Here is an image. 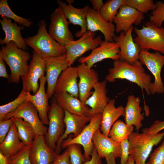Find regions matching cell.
Listing matches in <instances>:
<instances>
[{
	"label": "cell",
	"mask_w": 164,
	"mask_h": 164,
	"mask_svg": "<svg viewBox=\"0 0 164 164\" xmlns=\"http://www.w3.org/2000/svg\"><path fill=\"white\" fill-rule=\"evenodd\" d=\"M64 111V122L65 130L63 134L57 142L55 151L58 155L61 151V145L63 141L70 134H73V138L79 135L86 125L91 120V117L84 116L72 114L66 110Z\"/></svg>",
	"instance_id": "cell-18"
},
{
	"label": "cell",
	"mask_w": 164,
	"mask_h": 164,
	"mask_svg": "<svg viewBox=\"0 0 164 164\" xmlns=\"http://www.w3.org/2000/svg\"><path fill=\"white\" fill-rule=\"evenodd\" d=\"M58 155L47 146L44 136L36 135L29 152L32 164H51Z\"/></svg>",
	"instance_id": "cell-17"
},
{
	"label": "cell",
	"mask_w": 164,
	"mask_h": 164,
	"mask_svg": "<svg viewBox=\"0 0 164 164\" xmlns=\"http://www.w3.org/2000/svg\"><path fill=\"white\" fill-rule=\"evenodd\" d=\"M51 164H71L68 148L62 154L58 155Z\"/></svg>",
	"instance_id": "cell-44"
},
{
	"label": "cell",
	"mask_w": 164,
	"mask_h": 164,
	"mask_svg": "<svg viewBox=\"0 0 164 164\" xmlns=\"http://www.w3.org/2000/svg\"><path fill=\"white\" fill-rule=\"evenodd\" d=\"M26 145L19 139L17 128L13 123L5 139L0 144V152L9 158Z\"/></svg>",
	"instance_id": "cell-30"
},
{
	"label": "cell",
	"mask_w": 164,
	"mask_h": 164,
	"mask_svg": "<svg viewBox=\"0 0 164 164\" xmlns=\"http://www.w3.org/2000/svg\"><path fill=\"white\" fill-rule=\"evenodd\" d=\"M0 164H10L9 159L0 152Z\"/></svg>",
	"instance_id": "cell-49"
},
{
	"label": "cell",
	"mask_w": 164,
	"mask_h": 164,
	"mask_svg": "<svg viewBox=\"0 0 164 164\" xmlns=\"http://www.w3.org/2000/svg\"><path fill=\"white\" fill-rule=\"evenodd\" d=\"M107 83L105 80L99 81L94 87L92 95L85 103L90 107L91 117L102 114L110 100L107 95Z\"/></svg>",
	"instance_id": "cell-25"
},
{
	"label": "cell",
	"mask_w": 164,
	"mask_h": 164,
	"mask_svg": "<svg viewBox=\"0 0 164 164\" xmlns=\"http://www.w3.org/2000/svg\"><path fill=\"white\" fill-rule=\"evenodd\" d=\"M53 96L58 104L64 110L77 115L91 117L90 108L78 98L67 92L54 93Z\"/></svg>",
	"instance_id": "cell-26"
},
{
	"label": "cell",
	"mask_w": 164,
	"mask_h": 164,
	"mask_svg": "<svg viewBox=\"0 0 164 164\" xmlns=\"http://www.w3.org/2000/svg\"><path fill=\"white\" fill-rule=\"evenodd\" d=\"M121 148V154L120 157V164H126L129 156V144L128 138L123 140L120 143Z\"/></svg>",
	"instance_id": "cell-43"
},
{
	"label": "cell",
	"mask_w": 164,
	"mask_h": 164,
	"mask_svg": "<svg viewBox=\"0 0 164 164\" xmlns=\"http://www.w3.org/2000/svg\"><path fill=\"white\" fill-rule=\"evenodd\" d=\"M92 141L98 154L101 158H105L111 154H113L116 158L120 157V143H117L108 136L104 135L101 132L100 128L94 133Z\"/></svg>",
	"instance_id": "cell-27"
},
{
	"label": "cell",
	"mask_w": 164,
	"mask_h": 164,
	"mask_svg": "<svg viewBox=\"0 0 164 164\" xmlns=\"http://www.w3.org/2000/svg\"><path fill=\"white\" fill-rule=\"evenodd\" d=\"M126 164H135L134 160L130 155L129 156Z\"/></svg>",
	"instance_id": "cell-50"
},
{
	"label": "cell",
	"mask_w": 164,
	"mask_h": 164,
	"mask_svg": "<svg viewBox=\"0 0 164 164\" xmlns=\"http://www.w3.org/2000/svg\"><path fill=\"white\" fill-rule=\"evenodd\" d=\"M14 117L21 118L29 123L33 128L36 135L44 136L46 135L48 128L42 121L37 110L30 102L26 101L13 111L7 114L4 120Z\"/></svg>",
	"instance_id": "cell-12"
},
{
	"label": "cell",
	"mask_w": 164,
	"mask_h": 164,
	"mask_svg": "<svg viewBox=\"0 0 164 164\" xmlns=\"http://www.w3.org/2000/svg\"><path fill=\"white\" fill-rule=\"evenodd\" d=\"M140 102L139 97L130 95L128 97L126 105L124 108L125 124L129 127L135 126L137 132L142 126V122L144 119V114L141 112Z\"/></svg>",
	"instance_id": "cell-28"
},
{
	"label": "cell",
	"mask_w": 164,
	"mask_h": 164,
	"mask_svg": "<svg viewBox=\"0 0 164 164\" xmlns=\"http://www.w3.org/2000/svg\"><path fill=\"white\" fill-rule=\"evenodd\" d=\"M134 129V126L129 127L122 121L117 120L112 126L108 136L114 141L121 143L128 138Z\"/></svg>",
	"instance_id": "cell-32"
},
{
	"label": "cell",
	"mask_w": 164,
	"mask_h": 164,
	"mask_svg": "<svg viewBox=\"0 0 164 164\" xmlns=\"http://www.w3.org/2000/svg\"><path fill=\"white\" fill-rule=\"evenodd\" d=\"M66 1L68 4H72L74 2L73 0H66Z\"/></svg>",
	"instance_id": "cell-51"
},
{
	"label": "cell",
	"mask_w": 164,
	"mask_h": 164,
	"mask_svg": "<svg viewBox=\"0 0 164 164\" xmlns=\"http://www.w3.org/2000/svg\"><path fill=\"white\" fill-rule=\"evenodd\" d=\"M155 9L152 11L149 19L152 23L161 27L164 21V0L158 1L155 3Z\"/></svg>",
	"instance_id": "cell-37"
},
{
	"label": "cell",
	"mask_w": 164,
	"mask_h": 164,
	"mask_svg": "<svg viewBox=\"0 0 164 164\" xmlns=\"http://www.w3.org/2000/svg\"><path fill=\"white\" fill-rule=\"evenodd\" d=\"M164 129V121L156 120L149 128L142 129V133L151 135L159 133Z\"/></svg>",
	"instance_id": "cell-41"
},
{
	"label": "cell",
	"mask_w": 164,
	"mask_h": 164,
	"mask_svg": "<svg viewBox=\"0 0 164 164\" xmlns=\"http://www.w3.org/2000/svg\"><path fill=\"white\" fill-rule=\"evenodd\" d=\"M143 65L139 60L132 64L120 59L114 60L113 67L109 69L105 80L109 82H114L117 79L127 80L137 84L149 95L151 94V78L145 73Z\"/></svg>",
	"instance_id": "cell-1"
},
{
	"label": "cell",
	"mask_w": 164,
	"mask_h": 164,
	"mask_svg": "<svg viewBox=\"0 0 164 164\" xmlns=\"http://www.w3.org/2000/svg\"><path fill=\"white\" fill-rule=\"evenodd\" d=\"M38 26L36 35L24 38L27 46L31 47L43 58L58 56L66 53L65 46L60 44L49 34L44 20H40Z\"/></svg>",
	"instance_id": "cell-3"
},
{
	"label": "cell",
	"mask_w": 164,
	"mask_h": 164,
	"mask_svg": "<svg viewBox=\"0 0 164 164\" xmlns=\"http://www.w3.org/2000/svg\"><path fill=\"white\" fill-rule=\"evenodd\" d=\"M1 17L2 19H0V23L5 36L4 39L0 38V45H5L12 41L19 48L25 51L28 50L21 32L24 26H18L16 23L13 22L10 19L7 17Z\"/></svg>",
	"instance_id": "cell-24"
},
{
	"label": "cell",
	"mask_w": 164,
	"mask_h": 164,
	"mask_svg": "<svg viewBox=\"0 0 164 164\" xmlns=\"http://www.w3.org/2000/svg\"><path fill=\"white\" fill-rule=\"evenodd\" d=\"M125 5L132 6L143 14L153 11L155 8L152 0H125Z\"/></svg>",
	"instance_id": "cell-36"
},
{
	"label": "cell",
	"mask_w": 164,
	"mask_h": 164,
	"mask_svg": "<svg viewBox=\"0 0 164 164\" xmlns=\"http://www.w3.org/2000/svg\"><path fill=\"white\" fill-rule=\"evenodd\" d=\"M87 31L94 32L99 31L103 34L104 40L114 42V39L116 36L115 26L106 21L99 12L90 7L87 16Z\"/></svg>",
	"instance_id": "cell-20"
},
{
	"label": "cell",
	"mask_w": 164,
	"mask_h": 164,
	"mask_svg": "<svg viewBox=\"0 0 164 164\" xmlns=\"http://www.w3.org/2000/svg\"><path fill=\"white\" fill-rule=\"evenodd\" d=\"M164 137V132L149 135L133 132L128 137L129 155L135 164H145L153 147Z\"/></svg>",
	"instance_id": "cell-4"
},
{
	"label": "cell",
	"mask_w": 164,
	"mask_h": 164,
	"mask_svg": "<svg viewBox=\"0 0 164 164\" xmlns=\"http://www.w3.org/2000/svg\"><path fill=\"white\" fill-rule=\"evenodd\" d=\"M107 164H116V158L113 154H111L105 158Z\"/></svg>",
	"instance_id": "cell-48"
},
{
	"label": "cell",
	"mask_w": 164,
	"mask_h": 164,
	"mask_svg": "<svg viewBox=\"0 0 164 164\" xmlns=\"http://www.w3.org/2000/svg\"><path fill=\"white\" fill-rule=\"evenodd\" d=\"M0 77L8 79L9 77L7 71L5 61L0 57Z\"/></svg>",
	"instance_id": "cell-46"
},
{
	"label": "cell",
	"mask_w": 164,
	"mask_h": 164,
	"mask_svg": "<svg viewBox=\"0 0 164 164\" xmlns=\"http://www.w3.org/2000/svg\"><path fill=\"white\" fill-rule=\"evenodd\" d=\"M93 9L95 11L99 12L104 3L102 0H90Z\"/></svg>",
	"instance_id": "cell-47"
},
{
	"label": "cell",
	"mask_w": 164,
	"mask_h": 164,
	"mask_svg": "<svg viewBox=\"0 0 164 164\" xmlns=\"http://www.w3.org/2000/svg\"><path fill=\"white\" fill-rule=\"evenodd\" d=\"M51 98L48 114L49 126L44 138L47 146L54 150L57 142L65 132L66 127L64 110L58 104L54 96Z\"/></svg>",
	"instance_id": "cell-6"
},
{
	"label": "cell",
	"mask_w": 164,
	"mask_h": 164,
	"mask_svg": "<svg viewBox=\"0 0 164 164\" xmlns=\"http://www.w3.org/2000/svg\"><path fill=\"white\" fill-rule=\"evenodd\" d=\"M0 57L9 67L11 82L17 84L20 78L27 74L29 68L28 62L31 55L26 51L19 48L13 42L2 46Z\"/></svg>",
	"instance_id": "cell-2"
},
{
	"label": "cell",
	"mask_w": 164,
	"mask_h": 164,
	"mask_svg": "<svg viewBox=\"0 0 164 164\" xmlns=\"http://www.w3.org/2000/svg\"><path fill=\"white\" fill-rule=\"evenodd\" d=\"M134 31L136 36L134 41L141 50L151 49L164 55V27H158L149 21L140 29L135 27Z\"/></svg>",
	"instance_id": "cell-5"
},
{
	"label": "cell",
	"mask_w": 164,
	"mask_h": 164,
	"mask_svg": "<svg viewBox=\"0 0 164 164\" xmlns=\"http://www.w3.org/2000/svg\"><path fill=\"white\" fill-rule=\"evenodd\" d=\"M50 19L48 32L53 39L64 46L74 40L69 29L68 21L60 7L58 6L51 14Z\"/></svg>",
	"instance_id": "cell-10"
},
{
	"label": "cell",
	"mask_w": 164,
	"mask_h": 164,
	"mask_svg": "<svg viewBox=\"0 0 164 164\" xmlns=\"http://www.w3.org/2000/svg\"><path fill=\"white\" fill-rule=\"evenodd\" d=\"M31 146L26 145L17 153L9 157L10 164H32L29 156Z\"/></svg>",
	"instance_id": "cell-39"
},
{
	"label": "cell",
	"mask_w": 164,
	"mask_h": 164,
	"mask_svg": "<svg viewBox=\"0 0 164 164\" xmlns=\"http://www.w3.org/2000/svg\"><path fill=\"white\" fill-rule=\"evenodd\" d=\"M115 100H110L102 114L100 130L104 135L108 136L113 124L121 116H124V108L122 106L115 107Z\"/></svg>",
	"instance_id": "cell-29"
},
{
	"label": "cell",
	"mask_w": 164,
	"mask_h": 164,
	"mask_svg": "<svg viewBox=\"0 0 164 164\" xmlns=\"http://www.w3.org/2000/svg\"><path fill=\"white\" fill-rule=\"evenodd\" d=\"M120 56V48L117 43L103 40L89 55L80 58L78 61L91 68L95 63L104 59H110L115 60L119 59Z\"/></svg>",
	"instance_id": "cell-13"
},
{
	"label": "cell",
	"mask_w": 164,
	"mask_h": 164,
	"mask_svg": "<svg viewBox=\"0 0 164 164\" xmlns=\"http://www.w3.org/2000/svg\"><path fill=\"white\" fill-rule=\"evenodd\" d=\"M144 18L143 14L131 6L126 5L121 6L114 18L115 32H126L133 26L140 24Z\"/></svg>",
	"instance_id": "cell-19"
},
{
	"label": "cell",
	"mask_w": 164,
	"mask_h": 164,
	"mask_svg": "<svg viewBox=\"0 0 164 164\" xmlns=\"http://www.w3.org/2000/svg\"><path fill=\"white\" fill-rule=\"evenodd\" d=\"M102 118V114L94 115L91 117L89 124L86 125L81 132L77 136L73 138V135H69L61 145L62 149L67 148L70 145L78 144L84 148L83 155L86 160L91 159L90 156L94 147L92 141L93 135L99 129Z\"/></svg>",
	"instance_id": "cell-7"
},
{
	"label": "cell",
	"mask_w": 164,
	"mask_h": 164,
	"mask_svg": "<svg viewBox=\"0 0 164 164\" xmlns=\"http://www.w3.org/2000/svg\"><path fill=\"white\" fill-rule=\"evenodd\" d=\"M57 4L60 7L69 23L80 27V30L75 36L80 38L87 31V16L90 7L86 5L81 8L74 7L72 4H67L61 0H57Z\"/></svg>",
	"instance_id": "cell-21"
},
{
	"label": "cell",
	"mask_w": 164,
	"mask_h": 164,
	"mask_svg": "<svg viewBox=\"0 0 164 164\" xmlns=\"http://www.w3.org/2000/svg\"><path fill=\"white\" fill-rule=\"evenodd\" d=\"M91 155V159L86 160L84 164H102V158L98 154L94 146Z\"/></svg>",
	"instance_id": "cell-45"
},
{
	"label": "cell",
	"mask_w": 164,
	"mask_h": 164,
	"mask_svg": "<svg viewBox=\"0 0 164 164\" xmlns=\"http://www.w3.org/2000/svg\"><path fill=\"white\" fill-rule=\"evenodd\" d=\"M124 5L125 0H108L104 3L99 12L106 21L112 23L119 9Z\"/></svg>",
	"instance_id": "cell-33"
},
{
	"label": "cell",
	"mask_w": 164,
	"mask_h": 164,
	"mask_svg": "<svg viewBox=\"0 0 164 164\" xmlns=\"http://www.w3.org/2000/svg\"><path fill=\"white\" fill-rule=\"evenodd\" d=\"M138 60L145 65L154 77V82L149 87L151 94H162L164 92V86L161 78V71L164 65V55L155 51L151 53L148 50H140Z\"/></svg>",
	"instance_id": "cell-8"
},
{
	"label": "cell",
	"mask_w": 164,
	"mask_h": 164,
	"mask_svg": "<svg viewBox=\"0 0 164 164\" xmlns=\"http://www.w3.org/2000/svg\"><path fill=\"white\" fill-rule=\"evenodd\" d=\"M77 67L79 79L78 83L79 98L85 104L93 93L92 89L99 82L98 75L95 70L85 63H80Z\"/></svg>",
	"instance_id": "cell-15"
},
{
	"label": "cell",
	"mask_w": 164,
	"mask_h": 164,
	"mask_svg": "<svg viewBox=\"0 0 164 164\" xmlns=\"http://www.w3.org/2000/svg\"><path fill=\"white\" fill-rule=\"evenodd\" d=\"M77 67H69L60 74L57 81L54 93L67 92L79 97Z\"/></svg>",
	"instance_id": "cell-22"
},
{
	"label": "cell",
	"mask_w": 164,
	"mask_h": 164,
	"mask_svg": "<svg viewBox=\"0 0 164 164\" xmlns=\"http://www.w3.org/2000/svg\"><path fill=\"white\" fill-rule=\"evenodd\" d=\"M45 72L46 66L43 58L33 50L28 72L26 76L21 77L22 88L28 92L32 91L35 94L39 87V80L45 75Z\"/></svg>",
	"instance_id": "cell-14"
},
{
	"label": "cell",
	"mask_w": 164,
	"mask_h": 164,
	"mask_svg": "<svg viewBox=\"0 0 164 164\" xmlns=\"http://www.w3.org/2000/svg\"><path fill=\"white\" fill-rule=\"evenodd\" d=\"M146 164H164V140L150 155Z\"/></svg>",
	"instance_id": "cell-40"
},
{
	"label": "cell",
	"mask_w": 164,
	"mask_h": 164,
	"mask_svg": "<svg viewBox=\"0 0 164 164\" xmlns=\"http://www.w3.org/2000/svg\"><path fill=\"white\" fill-rule=\"evenodd\" d=\"M39 86L37 92L33 95L29 92L27 101L30 102L37 110L39 117L44 125H48V114L50 106L49 99L45 91V85L46 82L45 76H42L39 79Z\"/></svg>",
	"instance_id": "cell-23"
},
{
	"label": "cell",
	"mask_w": 164,
	"mask_h": 164,
	"mask_svg": "<svg viewBox=\"0 0 164 164\" xmlns=\"http://www.w3.org/2000/svg\"><path fill=\"white\" fill-rule=\"evenodd\" d=\"M47 83L46 94L49 99L54 94L55 87L61 73L69 67L66 53L59 56L43 58Z\"/></svg>",
	"instance_id": "cell-11"
},
{
	"label": "cell",
	"mask_w": 164,
	"mask_h": 164,
	"mask_svg": "<svg viewBox=\"0 0 164 164\" xmlns=\"http://www.w3.org/2000/svg\"><path fill=\"white\" fill-rule=\"evenodd\" d=\"M133 26H132L127 32H121L119 36H116L114 41L117 43L119 47V59L132 64L138 60L140 49L133 40L132 32Z\"/></svg>",
	"instance_id": "cell-16"
},
{
	"label": "cell",
	"mask_w": 164,
	"mask_h": 164,
	"mask_svg": "<svg viewBox=\"0 0 164 164\" xmlns=\"http://www.w3.org/2000/svg\"><path fill=\"white\" fill-rule=\"evenodd\" d=\"M11 118L17 128L19 139L27 145H31L36 135L32 126L21 118L14 117Z\"/></svg>",
	"instance_id": "cell-31"
},
{
	"label": "cell",
	"mask_w": 164,
	"mask_h": 164,
	"mask_svg": "<svg viewBox=\"0 0 164 164\" xmlns=\"http://www.w3.org/2000/svg\"><path fill=\"white\" fill-rule=\"evenodd\" d=\"M101 37H95V32L87 31L79 39L70 41L65 46L69 67L84 53L98 46L103 41Z\"/></svg>",
	"instance_id": "cell-9"
},
{
	"label": "cell",
	"mask_w": 164,
	"mask_h": 164,
	"mask_svg": "<svg viewBox=\"0 0 164 164\" xmlns=\"http://www.w3.org/2000/svg\"><path fill=\"white\" fill-rule=\"evenodd\" d=\"M81 147L80 145L73 144L67 147L69 150L71 164H83L86 161L81 153Z\"/></svg>",
	"instance_id": "cell-38"
},
{
	"label": "cell",
	"mask_w": 164,
	"mask_h": 164,
	"mask_svg": "<svg viewBox=\"0 0 164 164\" xmlns=\"http://www.w3.org/2000/svg\"><path fill=\"white\" fill-rule=\"evenodd\" d=\"M0 15L1 17H5L13 19L15 22L21 26L28 27L33 24V22L30 19L22 17L14 13L10 8L7 0L0 1Z\"/></svg>",
	"instance_id": "cell-34"
},
{
	"label": "cell",
	"mask_w": 164,
	"mask_h": 164,
	"mask_svg": "<svg viewBox=\"0 0 164 164\" xmlns=\"http://www.w3.org/2000/svg\"><path fill=\"white\" fill-rule=\"evenodd\" d=\"M13 123L11 118L0 121V143L5 139Z\"/></svg>",
	"instance_id": "cell-42"
},
{
	"label": "cell",
	"mask_w": 164,
	"mask_h": 164,
	"mask_svg": "<svg viewBox=\"0 0 164 164\" xmlns=\"http://www.w3.org/2000/svg\"><path fill=\"white\" fill-rule=\"evenodd\" d=\"M29 92L22 88L18 96L14 100L7 104L0 105V121L4 120L7 114L13 111L27 101Z\"/></svg>",
	"instance_id": "cell-35"
}]
</instances>
